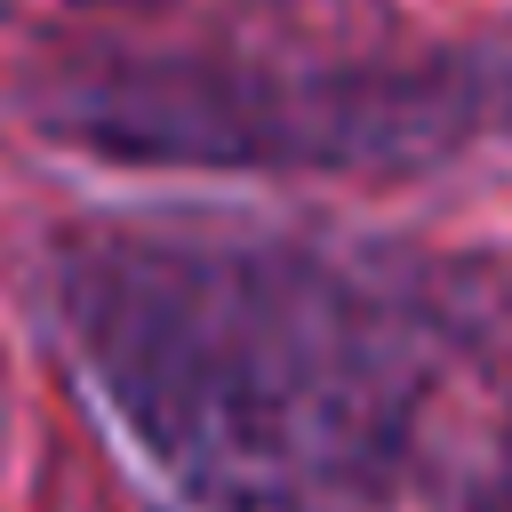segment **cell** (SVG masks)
Returning a JSON list of instances; mask_svg holds the SVG:
<instances>
[{"mask_svg": "<svg viewBox=\"0 0 512 512\" xmlns=\"http://www.w3.org/2000/svg\"><path fill=\"white\" fill-rule=\"evenodd\" d=\"M48 328L192 512H376L440 392L432 320L376 272L216 224H80Z\"/></svg>", "mask_w": 512, "mask_h": 512, "instance_id": "cell-1", "label": "cell"}, {"mask_svg": "<svg viewBox=\"0 0 512 512\" xmlns=\"http://www.w3.org/2000/svg\"><path fill=\"white\" fill-rule=\"evenodd\" d=\"M424 96L400 80H256V72H120L88 80L64 136L136 160H360L408 144Z\"/></svg>", "mask_w": 512, "mask_h": 512, "instance_id": "cell-2", "label": "cell"}, {"mask_svg": "<svg viewBox=\"0 0 512 512\" xmlns=\"http://www.w3.org/2000/svg\"><path fill=\"white\" fill-rule=\"evenodd\" d=\"M480 512H512V488H496V496H488V504H480Z\"/></svg>", "mask_w": 512, "mask_h": 512, "instance_id": "cell-3", "label": "cell"}, {"mask_svg": "<svg viewBox=\"0 0 512 512\" xmlns=\"http://www.w3.org/2000/svg\"><path fill=\"white\" fill-rule=\"evenodd\" d=\"M88 8H136V0H88Z\"/></svg>", "mask_w": 512, "mask_h": 512, "instance_id": "cell-4", "label": "cell"}]
</instances>
